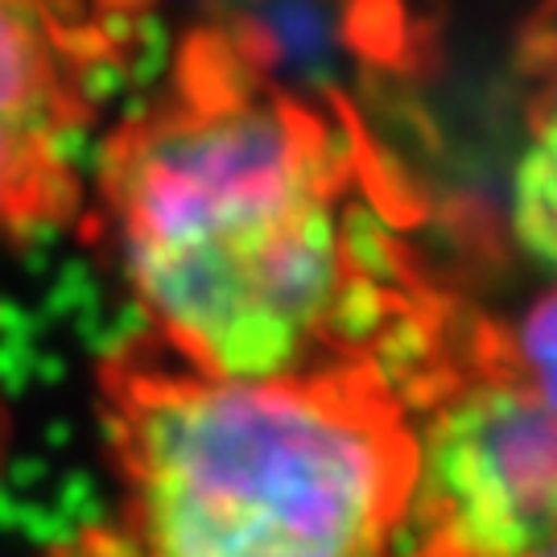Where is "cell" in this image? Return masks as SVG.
<instances>
[{
    "label": "cell",
    "mask_w": 557,
    "mask_h": 557,
    "mask_svg": "<svg viewBox=\"0 0 557 557\" xmlns=\"http://www.w3.org/2000/svg\"><path fill=\"white\" fill-rule=\"evenodd\" d=\"M103 508L59 557H388L413 430L359 372L220 380L165 351L100 372Z\"/></svg>",
    "instance_id": "6da1fadb"
},
{
    "label": "cell",
    "mask_w": 557,
    "mask_h": 557,
    "mask_svg": "<svg viewBox=\"0 0 557 557\" xmlns=\"http://www.w3.org/2000/svg\"><path fill=\"white\" fill-rule=\"evenodd\" d=\"M120 264L158 351L220 380H298L376 322L310 124L273 103L170 112L108 165Z\"/></svg>",
    "instance_id": "7a4b0ae2"
},
{
    "label": "cell",
    "mask_w": 557,
    "mask_h": 557,
    "mask_svg": "<svg viewBox=\"0 0 557 557\" xmlns=\"http://www.w3.org/2000/svg\"><path fill=\"white\" fill-rule=\"evenodd\" d=\"M405 533L418 557H541L557 545V418L524 380H483L413 434Z\"/></svg>",
    "instance_id": "3957f363"
},
{
    "label": "cell",
    "mask_w": 557,
    "mask_h": 557,
    "mask_svg": "<svg viewBox=\"0 0 557 557\" xmlns=\"http://www.w3.org/2000/svg\"><path fill=\"white\" fill-rule=\"evenodd\" d=\"M62 83L34 0H0V232L46 211Z\"/></svg>",
    "instance_id": "277c9868"
},
{
    "label": "cell",
    "mask_w": 557,
    "mask_h": 557,
    "mask_svg": "<svg viewBox=\"0 0 557 557\" xmlns=\"http://www.w3.org/2000/svg\"><path fill=\"white\" fill-rule=\"evenodd\" d=\"M512 227L541 264L557 269V116L520 161L512 186Z\"/></svg>",
    "instance_id": "5b68a950"
},
{
    "label": "cell",
    "mask_w": 557,
    "mask_h": 557,
    "mask_svg": "<svg viewBox=\"0 0 557 557\" xmlns=\"http://www.w3.org/2000/svg\"><path fill=\"white\" fill-rule=\"evenodd\" d=\"M269 34L281 46V54L301 71H322L335 54V29L319 0H269L264 9Z\"/></svg>",
    "instance_id": "8992f818"
},
{
    "label": "cell",
    "mask_w": 557,
    "mask_h": 557,
    "mask_svg": "<svg viewBox=\"0 0 557 557\" xmlns=\"http://www.w3.org/2000/svg\"><path fill=\"white\" fill-rule=\"evenodd\" d=\"M520 359L529 368L524 388L557 418V294L529 314L520 331Z\"/></svg>",
    "instance_id": "52a82bcc"
},
{
    "label": "cell",
    "mask_w": 557,
    "mask_h": 557,
    "mask_svg": "<svg viewBox=\"0 0 557 557\" xmlns=\"http://www.w3.org/2000/svg\"><path fill=\"white\" fill-rule=\"evenodd\" d=\"M541 557H557V545H549V549H545Z\"/></svg>",
    "instance_id": "ba28073f"
}]
</instances>
